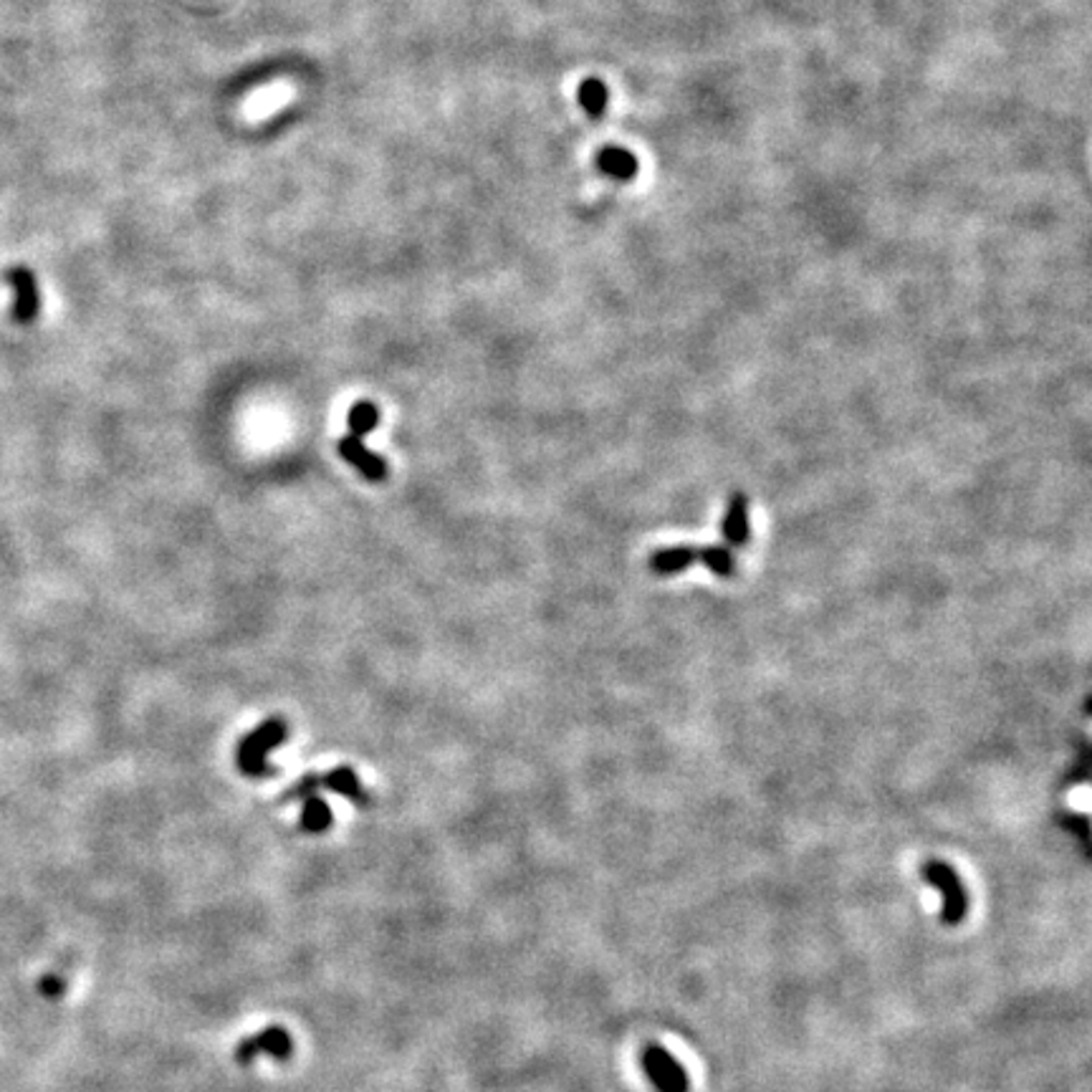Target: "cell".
<instances>
[{"instance_id":"11","label":"cell","mask_w":1092,"mask_h":1092,"mask_svg":"<svg viewBox=\"0 0 1092 1092\" xmlns=\"http://www.w3.org/2000/svg\"><path fill=\"white\" fill-rule=\"evenodd\" d=\"M576 101H580L582 112L592 120H602L610 109V89L602 79L587 77L582 79L580 89H576Z\"/></svg>"},{"instance_id":"9","label":"cell","mask_w":1092,"mask_h":1092,"mask_svg":"<svg viewBox=\"0 0 1092 1092\" xmlns=\"http://www.w3.org/2000/svg\"><path fill=\"white\" fill-rule=\"evenodd\" d=\"M597 170L617 183H633L637 173H640V160L630 149L615 147L613 144V147H602L597 153Z\"/></svg>"},{"instance_id":"8","label":"cell","mask_w":1092,"mask_h":1092,"mask_svg":"<svg viewBox=\"0 0 1092 1092\" xmlns=\"http://www.w3.org/2000/svg\"><path fill=\"white\" fill-rule=\"evenodd\" d=\"M336 450H339V456L345 458L347 463H352L364 478L373 480V484H380V480L390 476L387 460L377 456V453L364 448L362 438H354V436L342 438V441L336 443Z\"/></svg>"},{"instance_id":"13","label":"cell","mask_w":1092,"mask_h":1092,"mask_svg":"<svg viewBox=\"0 0 1092 1092\" xmlns=\"http://www.w3.org/2000/svg\"><path fill=\"white\" fill-rule=\"evenodd\" d=\"M329 824H332V809H329V805L321 796H306L304 800V807H301V817H299V827L304 829V833H312V835H319V833H327Z\"/></svg>"},{"instance_id":"3","label":"cell","mask_w":1092,"mask_h":1092,"mask_svg":"<svg viewBox=\"0 0 1092 1092\" xmlns=\"http://www.w3.org/2000/svg\"><path fill=\"white\" fill-rule=\"evenodd\" d=\"M920 872H923L925 883L936 885V888L940 890V896H944V923H949V925L961 923L966 916L968 903H966L964 885H961L959 875L953 872L951 865H946L940 860H929V862H923Z\"/></svg>"},{"instance_id":"5","label":"cell","mask_w":1092,"mask_h":1092,"mask_svg":"<svg viewBox=\"0 0 1092 1092\" xmlns=\"http://www.w3.org/2000/svg\"><path fill=\"white\" fill-rule=\"evenodd\" d=\"M266 1055L273 1057V1060L286 1062L291 1060L294 1055V1040L291 1034L286 1032L284 1027H266L256 1032L253 1036H246L236 1045V1062L238 1064H251L256 1057Z\"/></svg>"},{"instance_id":"10","label":"cell","mask_w":1092,"mask_h":1092,"mask_svg":"<svg viewBox=\"0 0 1092 1092\" xmlns=\"http://www.w3.org/2000/svg\"><path fill=\"white\" fill-rule=\"evenodd\" d=\"M698 561V549L689 544H676V547H663L658 552L650 554L648 567L652 574L658 576H676L683 574L685 569H691Z\"/></svg>"},{"instance_id":"6","label":"cell","mask_w":1092,"mask_h":1092,"mask_svg":"<svg viewBox=\"0 0 1092 1092\" xmlns=\"http://www.w3.org/2000/svg\"><path fill=\"white\" fill-rule=\"evenodd\" d=\"M643 1067L650 1075L652 1085L661 1092H689L691 1082L681 1062L670 1053H665L661 1045H650L643 1049Z\"/></svg>"},{"instance_id":"12","label":"cell","mask_w":1092,"mask_h":1092,"mask_svg":"<svg viewBox=\"0 0 1092 1092\" xmlns=\"http://www.w3.org/2000/svg\"><path fill=\"white\" fill-rule=\"evenodd\" d=\"M698 561L709 569L711 574L721 576V580H733L739 574V561L737 554H733L731 547L724 544H711L698 549Z\"/></svg>"},{"instance_id":"7","label":"cell","mask_w":1092,"mask_h":1092,"mask_svg":"<svg viewBox=\"0 0 1092 1092\" xmlns=\"http://www.w3.org/2000/svg\"><path fill=\"white\" fill-rule=\"evenodd\" d=\"M721 537L731 549H741L751 541V506L744 493H733L726 501L724 519H721Z\"/></svg>"},{"instance_id":"4","label":"cell","mask_w":1092,"mask_h":1092,"mask_svg":"<svg viewBox=\"0 0 1092 1092\" xmlns=\"http://www.w3.org/2000/svg\"><path fill=\"white\" fill-rule=\"evenodd\" d=\"M3 279L13 291V308H11L13 319H16L18 325H26V327L33 325L41 314V291H38L36 273H33L31 269H26V266H13V269L3 273Z\"/></svg>"},{"instance_id":"1","label":"cell","mask_w":1092,"mask_h":1092,"mask_svg":"<svg viewBox=\"0 0 1092 1092\" xmlns=\"http://www.w3.org/2000/svg\"><path fill=\"white\" fill-rule=\"evenodd\" d=\"M288 739V724L284 718H269L264 724H258L246 739H240L238 751H236V764L240 774L251 776V779H264V776H273V766L269 764V754L279 744H284Z\"/></svg>"},{"instance_id":"2","label":"cell","mask_w":1092,"mask_h":1092,"mask_svg":"<svg viewBox=\"0 0 1092 1092\" xmlns=\"http://www.w3.org/2000/svg\"><path fill=\"white\" fill-rule=\"evenodd\" d=\"M319 789H329V792L347 796L349 802H354V805H360V807L369 805L367 789H364L362 781L357 779L352 766H336L327 774H304L297 785L288 787V792L281 794V802L306 800V796L317 794Z\"/></svg>"},{"instance_id":"14","label":"cell","mask_w":1092,"mask_h":1092,"mask_svg":"<svg viewBox=\"0 0 1092 1092\" xmlns=\"http://www.w3.org/2000/svg\"><path fill=\"white\" fill-rule=\"evenodd\" d=\"M377 423H380V410H377V405L373 400L354 402V408L349 410V428H352L354 438L373 432L377 428Z\"/></svg>"},{"instance_id":"15","label":"cell","mask_w":1092,"mask_h":1092,"mask_svg":"<svg viewBox=\"0 0 1092 1092\" xmlns=\"http://www.w3.org/2000/svg\"><path fill=\"white\" fill-rule=\"evenodd\" d=\"M64 981H61L59 977H44L38 981V992L44 994V997L48 999H59L64 997Z\"/></svg>"}]
</instances>
